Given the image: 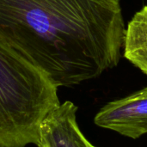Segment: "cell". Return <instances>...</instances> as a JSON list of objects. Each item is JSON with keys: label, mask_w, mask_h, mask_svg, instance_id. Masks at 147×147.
<instances>
[{"label": "cell", "mask_w": 147, "mask_h": 147, "mask_svg": "<svg viewBox=\"0 0 147 147\" xmlns=\"http://www.w3.org/2000/svg\"><path fill=\"white\" fill-rule=\"evenodd\" d=\"M125 30L119 0H0V42L57 88L117 66Z\"/></svg>", "instance_id": "obj_1"}, {"label": "cell", "mask_w": 147, "mask_h": 147, "mask_svg": "<svg viewBox=\"0 0 147 147\" xmlns=\"http://www.w3.org/2000/svg\"><path fill=\"white\" fill-rule=\"evenodd\" d=\"M60 104L50 79L0 42V146H38L42 121Z\"/></svg>", "instance_id": "obj_2"}, {"label": "cell", "mask_w": 147, "mask_h": 147, "mask_svg": "<svg viewBox=\"0 0 147 147\" xmlns=\"http://www.w3.org/2000/svg\"><path fill=\"white\" fill-rule=\"evenodd\" d=\"M94 123L102 128L137 140L147 134V87L105 104Z\"/></svg>", "instance_id": "obj_3"}, {"label": "cell", "mask_w": 147, "mask_h": 147, "mask_svg": "<svg viewBox=\"0 0 147 147\" xmlns=\"http://www.w3.org/2000/svg\"><path fill=\"white\" fill-rule=\"evenodd\" d=\"M78 107L66 101L53 110L42 121L38 146L98 147L87 140L77 121Z\"/></svg>", "instance_id": "obj_4"}, {"label": "cell", "mask_w": 147, "mask_h": 147, "mask_svg": "<svg viewBox=\"0 0 147 147\" xmlns=\"http://www.w3.org/2000/svg\"><path fill=\"white\" fill-rule=\"evenodd\" d=\"M124 57L147 76V6L127 24L124 35Z\"/></svg>", "instance_id": "obj_5"}, {"label": "cell", "mask_w": 147, "mask_h": 147, "mask_svg": "<svg viewBox=\"0 0 147 147\" xmlns=\"http://www.w3.org/2000/svg\"><path fill=\"white\" fill-rule=\"evenodd\" d=\"M39 147H43V146H39Z\"/></svg>", "instance_id": "obj_6"}, {"label": "cell", "mask_w": 147, "mask_h": 147, "mask_svg": "<svg viewBox=\"0 0 147 147\" xmlns=\"http://www.w3.org/2000/svg\"><path fill=\"white\" fill-rule=\"evenodd\" d=\"M0 147H3V146H0Z\"/></svg>", "instance_id": "obj_7"}]
</instances>
